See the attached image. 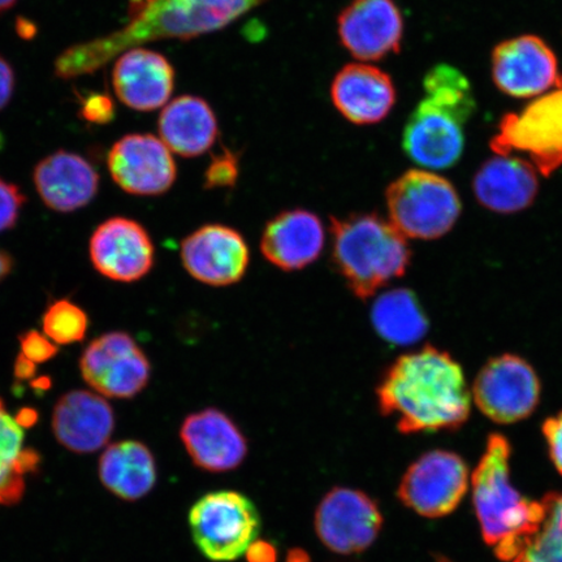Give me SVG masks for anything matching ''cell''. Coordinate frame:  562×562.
<instances>
[{"label":"cell","instance_id":"cb8c5ba5","mask_svg":"<svg viewBox=\"0 0 562 562\" xmlns=\"http://www.w3.org/2000/svg\"><path fill=\"white\" fill-rule=\"evenodd\" d=\"M473 189L482 206L501 214L518 213L536 200V167L525 159L496 154L475 173Z\"/></svg>","mask_w":562,"mask_h":562},{"label":"cell","instance_id":"44dd1931","mask_svg":"<svg viewBox=\"0 0 562 562\" xmlns=\"http://www.w3.org/2000/svg\"><path fill=\"white\" fill-rule=\"evenodd\" d=\"M325 243L326 232L319 216L296 209L283 211L267 223L261 250L278 269L299 271L321 257Z\"/></svg>","mask_w":562,"mask_h":562},{"label":"cell","instance_id":"2e32d148","mask_svg":"<svg viewBox=\"0 0 562 562\" xmlns=\"http://www.w3.org/2000/svg\"><path fill=\"white\" fill-rule=\"evenodd\" d=\"M181 261L189 276L211 286L238 283L250 262L245 238L223 224H209L181 244Z\"/></svg>","mask_w":562,"mask_h":562},{"label":"cell","instance_id":"60d3db41","mask_svg":"<svg viewBox=\"0 0 562 562\" xmlns=\"http://www.w3.org/2000/svg\"><path fill=\"white\" fill-rule=\"evenodd\" d=\"M16 2L18 0H0V15L11 10L12 7L16 4Z\"/></svg>","mask_w":562,"mask_h":562},{"label":"cell","instance_id":"9c48e42d","mask_svg":"<svg viewBox=\"0 0 562 562\" xmlns=\"http://www.w3.org/2000/svg\"><path fill=\"white\" fill-rule=\"evenodd\" d=\"M473 396L476 406L491 420L516 424L530 417L539 404L537 371L515 355L492 358L475 379Z\"/></svg>","mask_w":562,"mask_h":562},{"label":"cell","instance_id":"ac0fdd59","mask_svg":"<svg viewBox=\"0 0 562 562\" xmlns=\"http://www.w3.org/2000/svg\"><path fill=\"white\" fill-rule=\"evenodd\" d=\"M116 97L130 109L150 112L170 101L175 88V69L166 56L133 47L117 56L112 69Z\"/></svg>","mask_w":562,"mask_h":562},{"label":"cell","instance_id":"4fadbf2b","mask_svg":"<svg viewBox=\"0 0 562 562\" xmlns=\"http://www.w3.org/2000/svg\"><path fill=\"white\" fill-rule=\"evenodd\" d=\"M491 61L495 86L513 98L539 97L562 87L557 55L537 35L502 42Z\"/></svg>","mask_w":562,"mask_h":562},{"label":"cell","instance_id":"e575fe53","mask_svg":"<svg viewBox=\"0 0 562 562\" xmlns=\"http://www.w3.org/2000/svg\"><path fill=\"white\" fill-rule=\"evenodd\" d=\"M543 434L553 465L562 475V412L544 422Z\"/></svg>","mask_w":562,"mask_h":562},{"label":"cell","instance_id":"1f68e13d","mask_svg":"<svg viewBox=\"0 0 562 562\" xmlns=\"http://www.w3.org/2000/svg\"><path fill=\"white\" fill-rule=\"evenodd\" d=\"M79 115L83 121L105 125L115 119V104L112 98L102 93H89L80 97Z\"/></svg>","mask_w":562,"mask_h":562},{"label":"cell","instance_id":"8fae6325","mask_svg":"<svg viewBox=\"0 0 562 562\" xmlns=\"http://www.w3.org/2000/svg\"><path fill=\"white\" fill-rule=\"evenodd\" d=\"M80 369L83 381L104 397L131 398L150 379V362L144 350L124 333H110L83 350Z\"/></svg>","mask_w":562,"mask_h":562},{"label":"cell","instance_id":"4dcf8cb0","mask_svg":"<svg viewBox=\"0 0 562 562\" xmlns=\"http://www.w3.org/2000/svg\"><path fill=\"white\" fill-rule=\"evenodd\" d=\"M238 158L231 150H224L211 160L205 173L207 189L235 187L238 179Z\"/></svg>","mask_w":562,"mask_h":562},{"label":"cell","instance_id":"5bb4252c","mask_svg":"<svg viewBox=\"0 0 562 562\" xmlns=\"http://www.w3.org/2000/svg\"><path fill=\"white\" fill-rule=\"evenodd\" d=\"M108 164L112 180L130 194H164L178 178L172 151L153 135L135 133L116 140Z\"/></svg>","mask_w":562,"mask_h":562},{"label":"cell","instance_id":"f1b7e54d","mask_svg":"<svg viewBox=\"0 0 562 562\" xmlns=\"http://www.w3.org/2000/svg\"><path fill=\"white\" fill-rule=\"evenodd\" d=\"M544 513L510 562H562V492L543 498Z\"/></svg>","mask_w":562,"mask_h":562},{"label":"cell","instance_id":"7a4b0ae2","mask_svg":"<svg viewBox=\"0 0 562 562\" xmlns=\"http://www.w3.org/2000/svg\"><path fill=\"white\" fill-rule=\"evenodd\" d=\"M376 396L383 416L395 419L403 434L457 430L472 407L460 363L430 346L400 357L386 370Z\"/></svg>","mask_w":562,"mask_h":562},{"label":"cell","instance_id":"8d00e7d4","mask_svg":"<svg viewBox=\"0 0 562 562\" xmlns=\"http://www.w3.org/2000/svg\"><path fill=\"white\" fill-rule=\"evenodd\" d=\"M246 558L249 562H277V550L272 544L267 542H258L256 540L246 551Z\"/></svg>","mask_w":562,"mask_h":562},{"label":"cell","instance_id":"ab89813d","mask_svg":"<svg viewBox=\"0 0 562 562\" xmlns=\"http://www.w3.org/2000/svg\"><path fill=\"white\" fill-rule=\"evenodd\" d=\"M286 562H308V559L304 552L293 551L288 557Z\"/></svg>","mask_w":562,"mask_h":562},{"label":"cell","instance_id":"484cf974","mask_svg":"<svg viewBox=\"0 0 562 562\" xmlns=\"http://www.w3.org/2000/svg\"><path fill=\"white\" fill-rule=\"evenodd\" d=\"M105 488L124 501H138L157 482L156 461L149 448L138 441H122L108 448L100 462Z\"/></svg>","mask_w":562,"mask_h":562},{"label":"cell","instance_id":"52a82bcc","mask_svg":"<svg viewBox=\"0 0 562 562\" xmlns=\"http://www.w3.org/2000/svg\"><path fill=\"white\" fill-rule=\"evenodd\" d=\"M196 548L214 562L244 557L256 542L261 519L250 498L236 491H215L202 496L189 513Z\"/></svg>","mask_w":562,"mask_h":562},{"label":"cell","instance_id":"5b68a950","mask_svg":"<svg viewBox=\"0 0 562 562\" xmlns=\"http://www.w3.org/2000/svg\"><path fill=\"white\" fill-rule=\"evenodd\" d=\"M333 262L351 293L368 300L405 276L412 251L406 237L376 214L331 217Z\"/></svg>","mask_w":562,"mask_h":562},{"label":"cell","instance_id":"d6986e66","mask_svg":"<svg viewBox=\"0 0 562 562\" xmlns=\"http://www.w3.org/2000/svg\"><path fill=\"white\" fill-rule=\"evenodd\" d=\"M180 437L194 465L210 473L240 467L248 453L235 422L213 407L191 414L181 425Z\"/></svg>","mask_w":562,"mask_h":562},{"label":"cell","instance_id":"d590c367","mask_svg":"<svg viewBox=\"0 0 562 562\" xmlns=\"http://www.w3.org/2000/svg\"><path fill=\"white\" fill-rule=\"evenodd\" d=\"M15 83V72H13L10 61L0 55V111L11 102Z\"/></svg>","mask_w":562,"mask_h":562},{"label":"cell","instance_id":"d4e9b609","mask_svg":"<svg viewBox=\"0 0 562 562\" xmlns=\"http://www.w3.org/2000/svg\"><path fill=\"white\" fill-rule=\"evenodd\" d=\"M160 139L182 158L201 157L220 136L216 116L202 98L181 95L165 105L158 121Z\"/></svg>","mask_w":562,"mask_h":562},{"label":"cell","instance_id":"277c9868","mask_svg":"<svg viewBox=\"0 0 562 562\" xmlns=\"http://www.w3.org/2000/svg\"><path fill=\"white\" fill-rule=\"evenodd\" d=\"M512 448L502 434L490 435L486 452L472 477L474 508L484 542L498 559L515 560L527 537L542 521L543 502L519 494L510 480Z\"/></svg>","mask_w":562,"mask_h":562},{"label":"cell","instance_id":"e0dca14e","mask_svg":"<svg viewBox=\"0 0 562 562\" xmlns=\"http://www.w3.org/2000/svg\"><path fill=\"white\" fill-rule=\"evenodd\" d=\"M90 258L103 277L132 283L151 271L156 249L139 223L126 217H111L91 236Z\"/></svg>","mask_w":562,"mask_h":562},{"label":"cell","instance_id":"7402d4cb","mask_svg":"<svg viewBox=\"0 0 562 562\" xmlns=\"http://www.w3.org/2000/svg\"><path fill=\"white\" fill-rule=\"evenodd\" d=\"M35 189L48 209L72 213L89 205L100 188V175L79 154L59 150L34 168Z\"/></svg>","mask_w":562,"mask_h":562},{"label":"cell","instance_id":"836d02e7","mask_svg":"<svg viewBox=\"0 0 562 562\" xmlns=\"http://www.w3.org/2000/svg\"><path fill=\"white\" fill-rule=\"evenodd\" d=\"M21 355L35 364L53 360L58 347L45 334L27 331L20 336Z\"/></svg>","mask_w":562,"mask_h":562},{"label":"cell","instance_id":"6da1fadb","mask_svg":"<svg viewBox=\"0 0 562 562\" xmlns=\"http://www.w3.org/2000/svg\"><path fill=\"white\" fill-rule=\"evenodd\" d=\"M266 0H130L128 21L104 37L77 44L55 60L63 80L88 76L119 55L159 40L189 41L223 30Z\"/></svg>","mask_w":562,"mask_h":562},{"label":"cell","instance_id":"9a60e30c","mask_svg":"<svg viewBox=\"0 0 562 562\" xmlns=\"http://www.w3.org/2000/svg\"><path fill=\"white\" fill-rule=\"evenodd\" d=\"M337 32L356 59L381 60L402 48L404 18L393 0H351L337 19Z\"/></svg>","mask_w":562,"mask_h":562},{"label":"cell","instance_id":"f546056e","mask_svg":"<svg viewBox=\"0 0 562 562\" xmlns=\"http://www.w3.org/2000/svg\"><path fill=\"white\" fill-rule=\"evenodd\" d=\"M88 326L87 313L68 300L54 302L42 319L44 334L58 346L82 341Z\"/></svg>","mask_w":562,"mask_h":562},{"label":"cell","instance_id":"4316f807","mask_svg":"<svg viewBox=\"0 0 562 562\" xmlns=\"http://www.w3.org/2000/svg\"><path fill=\"white\" fill-rule=\"evenodd\" d=\"M38 461V454L25 446L23 422L11 416L0 400V505L20 501L26 476Z\"/></svg>","mask_w":562,"mask_h":562},{"label":"cell","instance_id":"b9f144b4","mask_svg":"<svg viewBox=\"0 0 562 562\" xmlns=\"http://www.w3.org/2000/svg\"><path fill=\"white\" fill-rule=\"evenodd\" d=\"M442 562H448V561H442Z\"/></svg>","mask_w":562,"mask_h":562},{"label":"cell","instance_id":"74e56055","mask_svg":"<svg viewBox=\"0 0 562 562\" xmlns=\"http://www.w3.org/2000/svg\"><path fill=\"white\" fill-rule=\"evenodd\" d=\"M35 363L27 360L26 357L20 355L15 363V374L19 379H30L34 375Z\"/></svg>","mask_w":562,"mask_h":562},{"label":"cell","instance_id":"603a6c76","mask_svg":"<svg viewBox=\"0 0 562 562\" xmlns=\"http://www.w3.org/2000/svg\"><path fill=\"white\" fill-rule=\"evenodd\" d=\"M114 428V412L100 393L72 391L55 405L53 430L60 445L70 451H98L108 445Z\"/></svg>","mask_w":562,"mask_h":562},{"label":"cell","instance_id":"7c38bea8","mask_svg":"<svg viewBox=\"0 0 562 562\" xmlns=\"http://www.w3.org/2000/svg\"><path fill=\"white\" fill-rule=\"evenodd\" d=\"M315 531L329 551L353 554L367 551L382 530L378 504L362 491L334 488L315 512Z\"/></svg>","mask_w":562,"mask_h":562},{"label":"cell","instance_id":"ffe728a7","mask_svg":"<svg viewBox=\"0 0 562 562\" xmlns=\"http://www.w3.org/2000/svg\"><path fill=\"white\" fill-rule=\"evenodd\" d=\"M389 74L367 63H353L337 72L331 86L334 105L348 122L372 125L384 121L396 104Z\"/></svg>","mask_w":562,"mask_h":562},{"label":"cell","instance_id":"ba28073f","mask_svg":"<svg viewBox=\"0 0 562 562\" xmlns=\"http://www.w3.org/2000/svg\"><path fill=\"white\" fill-rule=\"evenodd\" d=\"M490 145L497 156L524 154L546 178L557 172L562 166V87L505 115Z\"/></svg>","mask_w":562,"mask_h":562},{"label":"cell","instance_id":"f35d334b","mask_svg":"<svg viewBox=\"0 0 562 562\" xmlns=\"http://www.w3.org/2000/svg\"><path fill=\"white\" fill-rule=\"evenodd\" d=\"M12 270V258L4 251H0V281H2Z\"/></svg>","mask_w":562,"mask_h":562},{"label":"cell","instance_id":"8992f818","mask_svg":"<svg viewBox=\"0 0 562 562\" xmlns=\"http://www.w3.org/2000/svg\"><path fill=\"white\" fill-rule=\"evenodd\" d=\"M390 222L406 238L437 240L448 234L461 214L454 187L441 176L411 170L392 182L385 192Z\"/></svg>","mask_w":562,"mask_h":562},{"label":"cell","instance_id":"d6a6232c","mask_svg":"<svg viewBox=\"0 0 562 562\" xmlns=\"http://www.w3.org/2000/svg\"><path fill=\"white\" fill-rule=\"evenodd\" d=\"M26 196L16 186L0 179V232L15 227Z\"/></svg>","mask_w":562,"mask_h":562},{"label":"cell","instance_id":"30bf717a","mask_svg":"<svg viewBox=\"0 0 562 562\" xmlns=\"http://www.w3.org/2000/svg\"><path fill=\"white\" fill-rule=\"evenodd\" d=\"M469 470L459 454L431 451L406 470L397 496L406 508L427 518L452 513L467 495Z\"/></svg>","mask_w":562,"mask_h":562},{"label":"cell","instance_id":"83f0119b","mask_svg":"<svg viewBox=\"0 0 562 562\" xmlns=\"http://www.w3.org/2000/svg\"><path fill=\"white\" fill-rule=\"evenodd\" d=\"M371 319L378 335L393 346H411L428 331L416 294L403 288L382 294L372 306Z\"/></svg>","mask_w":562,"mask_h":562},{"label":"cell","instance_id":"3957f363","mask_svg":"<svg viewBox=\"0 0 562 562\" xmlns=\"http://www.w3.org/2000/svg\"><path fill=\"white\" fill-rule=\"evenodd\" d=\"M424 89L426 97L405 125L404 151L420 167L446 170L462 156L463 125L474 115L475 97L468 77L448 65L428 70Z\"/></svg>","mask_w":562,"mask_h":562}]
</instances>
